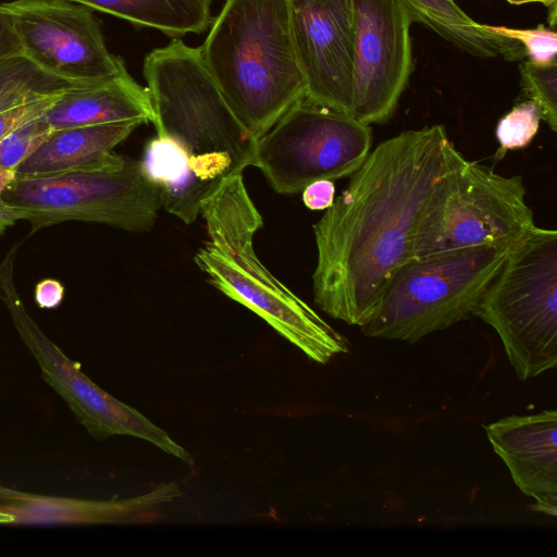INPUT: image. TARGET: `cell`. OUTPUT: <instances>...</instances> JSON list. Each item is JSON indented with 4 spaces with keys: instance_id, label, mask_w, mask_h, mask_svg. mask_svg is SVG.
I'll return each mask as SVG.
<instances>
[{
    "instance_id": "obj_8",
    "label": "cell",
    "mask_w": 557,
    "mask_h": 557,
    "mask_svg": "<svg viewBox=\"0 0 557 557\" xmlns=\"http://www.w3.org/2000/svg\"><path fill=\"white\" fill-rule=\"evenodd\" d=\"M1 199L18 220L29 222L32 232L65 221L147 231L162 207L160 193L144 174L140 161L129 158L114 170L13 178Z\"/></svg>"
},
{
    "instance_id": "obj_17",
    "label": "cell",
    "mask_w": 557,
    "mask_h": 557,
    "mask_svg": "<svg viewBox=\"0 0 557 557\" xmlns=\"http://www.w3.org/2000/svg\"><path fill=\"white\" fill-rule=\"evenodd\" d=\"M53 129L137 122H152L147 88L128 72L95 85L65 91L44 114Z\"/></svg>"
},
{
    "instance_id": "obj_23",
    "label": "cell",
    "mask_w": 557,
    "mask_h": 557,
    "mask_svg": "<svg viewBox=\"0 0 557 557\" xmlns=\"http://www.w3.org/2000/svg\"><path fill=\"white\" fill-rule=\"evenodd\" d=\"M53 131L42 115L10 133L0 140V166L14 173Z\"/></svg>"
},
{
    "instance_id": "obj_2",
    "label": "cell",
    "mask_w": 557,
    "mask_h": 557,
    "mask_svg": "<svg viewBox=\"0 0 557 557\" xmlns=\"http://www.w3.org/2000/svg\"><path fill=\"white\" fill-rule=\"evenodd\" d=\"M143 74L158 136L172 139L188 161L190 224L207 199L253 164L257 140L228 107L200 47L173 39L145 57Z\"/></svg>"
},
{
    "instance_id": "obj_20",
    "label": "cell",
    "mask_w": 557,
    "mask_h": 557,
    "mask_svg": "<svg viewBox=\"0 0 557 557\" xmlns=\"http://www.w3.org/2000/svg\"><path fill=\"white\" fill-rule=\"evenodd\" d=\"M81 86L46 73L24 54L0 59V112Z\"/></svg>"
},
{
    "instance_id": "obj_5",
    "label": "cell",
    "mask_w": 557,
    "mask_h": 557,
    "mask_svg": "<svg viewBox=\"0 0 557 557\" xmlns=\"http://www.w3.org/2000/svg\"><path fill=\"white\" fill-rule=\"evenodd\" d=\"M521 176H504L451 146L419 220L412 260L481 246L511 247L535 227Z\"/></svg>"
},
{
    "instance_id": "obj_4",
    "label": "cell",
    "mask_w": 557,
    "mask_h": 557,
    "mask_svg": "<svg viewBox=\"0 0 557 557\" xmlns=\"http://www.w3.org/2000/svg\"><path fill=\"white\" fill-rule=\"evenodd\" d=\"M200 48L225 101L255 140L305 97L289 0H226Z\"/></svg>"
},
{
    "instance_id": "obj_3",
    "label": "cell",
    "mask_w": 557,
    "mask_h": 557,
    "mask_svg": "<svg viewBox=\"0 0 557 557\" xmlns=\"http://www.w3.org/2000/svg\"><path fill=\"white\" fill-rule=\"evenodd\" d=\"M200 214L208 239L194 260L215 288L262 318L315 362L326 363L349 350L347 339L259 260L252 239L263 220L243 174L207 199Z\"/></svg>"
},
{
    "instance_id": "obj_13",
    "label": "cell",
    "mask_w": 557,
    "mask_h": 557,
    "mask_svg": "<svg viewBox=\"0 0 557 557\" xmlns=\"http://www.w3.org/2000/svg\"><path fill=\"white\" fill-rule=\"evenodd\" d=\"M296 53L305 97L351 114L354 18L351 4L331 0H289Z\"/></svg>"
},
{
    "instance_id": "obj_14",
    "label": "cell",
    "mask_w": 557,
    "mask_h": 557,
    "mask_svg": "<svg viewBox=\"0 0 557 557\" xmlns=\"http://www.w3.org/2000/svg\"><path fill=\"white\" fill-rule=\"evenodd\" d=\"M513 482L535 499V509L557 513V412L510 416L484 426Z\"/></svg>"
},
{
    "instance_id": "obj_32",
    "label": "cell",
    "mask_w": 557,
    "mask_h": 557,
    "mask_svg": "<svg viewBox=\"0 0 557 557\" xmlns=\"http://www.w3.org/2000/svg\"><path fill=\"white\" fill-rule=\"evenodd\" d=\"M14 517L0 507V524H13Z\"/></svg>"
},
{
    "instance_id": "obj_27",
    "label": "cell",
    "mask_w": 557,
    "mask_h": 557,
    "mask_svg": "<svg viewBox=\"0 0 557 557\" xmlns=\"http://www.w3.org/2000/svg\"><path fill=\"white\" fill-rule=\"evenodd\" d=\"M64 286L55 278H44L35 286L34 298L38 307L57 308L63 300Z\"/></svg>"
},
{
    "instance_id": "obj_24",
    "label": "cell",
    "mask_w": 557,
    "mask_h": 557,
    "mask_svg": "<svg viewBox=\"0 0 557 557\" xmlns=\"http://www.w3.org/2000/svg\"><path fill=\"white\" fill-rule=\"evenodd\" d=\"M485 27L521 44L525 57L529 58L528 61L542 65L557 64V33L555 28L547 27L544 24H539L535 28L529 29L488 24H485Z\"/></svg>"
},
{
    "instance_id": "obj_22",
    "label": "cell",
    "mask_w": 557,
    "mask_h": 557,
    "mask_svg": "<svg viewBox=\"0 0 557 557\" xmlns=\"http://www.w3.org/2000/svg\"><path fill=\"white\" fill-rule=\"evenodd\" d=\"M541 121V111L532 100L515 106L497 123V158H503L508 150L527 147L537 134Z\"/></svg>"
},
{
    "instance_id": "obj_16",
    "label": "cell",
    "mask_w": 557,
    "mask_h": 557,
    "mask_svg": "<svg viewBox=\"0 0 557 557\" xmlns=\"http://www.w3.org/2000/svg\"><path fill=\"white\" fill-rule=\"evenodd\" d=\"M138 125L137 122H125L55 129L15 169L14 178L117 169L126 158L113 153V148Z\"/></svg>"
},
{
    "instance_id": "obj_33",
    "label": "cell",
    "mask_w": 557,
    "mask_h": 557,
    "mask_svg": "<svg viewBox=\"0 0 557 557\" xmlns=\"http://www.w3.org/2000/svg\"><path fill=\"white\" fill-rule=\"evenodd\" d=\"M331 1H335V2H339V3H343V4L350 5V0H331Z\"/></svg>"
},
{
    "instance_id": "obj_12",
    "label": "cell",
    "mask_w": 557,
    "mask_h": 557,
    "mask_svg": "<svg viewBox=\"0 0 557 557\" xmlns=\"http://www.w3.org/2000/svg\"><path fill=\"white\" fill-rule=\"evenodd\" d=\"M354 18L351 115L391 119L412 71L411 21L399 0H350Z\"/></svg>"
},
{
    "instance_id": "obj_9",
    "label": "cell",
    "mask_w": 557,
    "mask_h": 557,
    "mask_svg": "<svg viewBox=\"0 0 557 557\" xmlns=\"http://www.w3.org/2000/svg\"><path fill=\"white\" fill-rule=\"evenodd\" d=\"M371 146L370 125L304 97L257 139L252 166L276 193L296 194L319 180L350 176Z\"/></svg>"
},
{
    "instance_id": "obj_15",
    "label": "cell",
    "mask_w": 557,
    "mask_h": 557,
    "mask_svg": "<svg viewBox=\"0 0 557 557\" xmlns=\"http://www.w3.org/2000/svg\"><path fill=\"white\" fill-rule=\"evenodd\" d=\"M182 495L176 482L125 499H81L33 494L0 485V507L14 517L13 524H124L145 523L158 508Z\"/></svg>"
},
{
    "instance_id": "obj_7",
    "label": "cell",
    "mask_w": 557,
    "mask_h": 557,
    "mask_svg": "<svg viewBox=\"0 0 557 557\" xmlns=\"http://www.w3.org/2000/svg\"><path fill=\"white\" fill-rule=\"evenodd\" d=\"M511 247L481 246L408 261L389 281L375 315L361 326L362 332L416 343L468 319Z\"/></svg>"
},
{
    "instance_id": "obj_30",
    "label": "cell",
    "mask_w": 557,
    "mask_h": 557,
    "mask_svg": "<svg viewBox=\"0 0 557 557\" xmlns=\"http://www.w3.org/2000/svg\"><path fill=\"white\" fill-rule=\"evenodd\" d=\"M18 221L17 215L1 198H0V234L8 227Z\"/></svg>"
},
{
    "instance_id": "obj_26",
    "label": "cell",
    "mask_w": 557,
    "mask_h": 557,
    "mask_svg": "<svg viewBox=\"0 0 557 557\" xmlns=\"http://www.w3.org/2000/svg\"><path fill=\"white\" fill-rule=\"evenodd\" d=\"M335 199V185L330 180H319L310 183L302 190V201L310 210H324L331 207Z\"/></svg>"
},
{
    "instance_id": "obj_6",
    "label": "cell",
    "mask_w": 557,
    "mask_h": 557,
    "mask_svg": "<svg viewBox=\"0 0 557 557\" xmlns=\"http://www.w3.org/2000/svg\"><path fill=\"white\" fill-rule=\"evenodd\" d=\"M473 315L499 335L520 380L557 366V232L535 227L513 245Z\"/></svg>"
},
{
    "instance_id": "obj_25",
    "label": "cell",
    "mask_w": 557,
    "mask_h": 557,
    "mask_svg": "<svg viewBox=\"0 0 557 557\" xmlns=\"http://www.w3.org/2000/svg\"><path fill=\"white\" fill-rule=\"evenodd\" d=\"M58 97L29 102L0 112V140L22 125L42 116Z\"/></svg>"
},
{
    "instance_id": "obj_28",
    "label": "cell",
    "mask_w": 557,
    "mask_h": 557,
    "mask_svg": "<svg viewBox=\"0 0 557 557\" xmlns=\"http://www.w3.org/2000/svg\"><path fill=\"white\" fill-rule=\"evenodd\" d=\"M23 54L20 42L13 29L11 17L0 4V59Z\"/></svg>"
},
{
    "instance_id": "obj_11",
    "label": "cell",
    "mask_w": 557,
    "mask_h": 557,
    "mask_svg": "<svg viewBox=\"0 0 557 557\" xmlns=\"http://www.w3.org/2000/svg\"><path fill=\"white\" fill-rule=\"evenodd\" d=\"M8 11L22 53L46 73L88 86L126 67L104 42L92 10L70 0H13Z\"/></svg>"
},
{
    "instance_id": "obj_19",
    "label": "cell",
    "mask_w": 557,
    "mask_h": 557,
    "mask_svg": "<svg viewBox=\"0 0 557 557\" xmlns=\"http://www.w3.org/2000/svg\"><path fill=\"white\" fill-rule=\"evenodd\" d=\"M178 39L211 23V0H70Z\"/></svg>"
},
{
    "instance_id": "obj_31",
    "label": "cell",
    "mask_w": 557,
    "mask_h": 557,
    "mask_svg": "<svg viewBox=\"0 0 557 557\" xmlns=\"http://www.w3.org/2000/svg\"><path fill=\"white\" fill-rule=\"evenodd\" d=\"M14 178V173L0 166V198L7 186Z\"/></svg>"
},
{
    "instance_id": "obj_10",
    "label": "cell",
    "mask_w": 557,
    "mask_h": 557,
    "mask_svg": "<svg viewBox=\"0 0 557 557\" xmlns=\"http://www.w3.org/2000/svg\"><path fill=\"white\" fill-rule=\"evenodd\" d=\"M15 251L13 247L0 262V299L37 360L44 380L66 401L94 438L101 441L113 435L138 437L193 466L195 461L190 454L164 430L100 388L82 372L79 364L45 336L25 310L14 284Z\"/></svg>"
},
{
    "instance_id": "obj_21",
    "label": "cell",
    "mask_w": 557,
    "mask_h": 557,
    "mask_svg": "<svg viewBox=\"0 0 557 557\" xmlns=\"http://www.w3.org/2000/svg\"><path fill=\"white\" fill-rule=\"evenodd\" d=\"M523 95L535 102L542 120L557 131V64L542 65L523 61L519 65Z\"/></svg>"
},
{
    "instance_id": "obj_18",
    "label": "cell",
    "mask_w": 557,
    "mask_h": 557,
    "mask_svg": "<svg viewBox=\"0 0 557 557\" xmlns=\"http://www.w3.org/2000/svg\"><path fill=\"white\" fill-rule=\"evenodd\" d=\"M411 22L431 28L438 36L471 55L502 57L506 61H522L521 44L488 30L485 24L472 20L455 0H399Z\"/></svg>"
},
{
    "instance_id": "obj_29",
    "label": "cell",
    "mask_w": 557,
    "mask_h": 557,
    "mask_svg": "<svg viewBox=\"0 0 557 557\" xmlns=\"http://www.w3.org/2000/svg\"><path fill=\"white\" fill-rule=\"evenodd\" d=\"M511 4H524V3H542L548 9V26H556V17H557V0H506Z\"/></svg>"
},
{
    "instance_id": "obj_1",
    "label": "cell",
    "mask_w": 557,
    "mask_h": 557,
    "mask_svg": "<svg viewBox=\"0 0 557 557\" xmlns=\"http://www.w3.org/2000/svg\"><path fill=\"white\" fill-rule=\"evenodd\" d=\"M453 145L438 124L385 139L314 224L313 296L330 317L360 327L373 319L389 281L412 260L419 220Z\"/></svg>"
}]
</instances>
